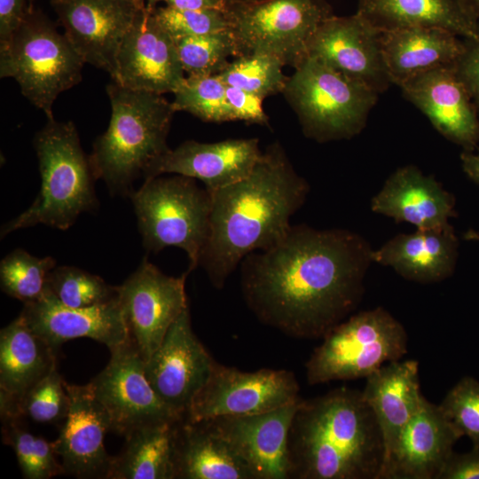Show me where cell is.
<instances>
[{"label": "cell", "mask_w": 479, "mask_h": 479, "mask_svg": "<svg viewBox=\"0 0 479 479\" xmlns=\"http://www.w3.org/2000/svg\"><path fill=\"white\" fill-rule=\"evenodd\" d=\"M467 1L479 20V0H467Z\"/></svg>", "instance_id": "47"}, {"label": "cell", "mask_w": 479, "mask_h": 479, "mask_svg": "<svg viewBox=\"0 0 479 479\" xmlns=\"http://www.w3.org/2000/svg\"><path fill=\"white\" fill-rule=\"evenodd\" d=\"M262 153L256 137L215 143L186 140L152 162L144 181L163 174H177L198 179L214 192L247 177Z\"/></svg>", "instance_id": "22"}, {"label": "cell", "mask_w": 479, "mask_h": 479, "mask_svg": "<svg viewBox=\"0 0 479 479\" xmlns=\"http://www.w3.org/2000/svg\"><path fill=\"white\" fill-rule=\"evenodd\" d=\"M282 94L303 135L318 143L359 134L379 95L310 57L294 68Z\"/></svg>", "instance_id": "6"}, {"label": "cell", "mask_w": 479, "mask_h": 479, "mask_svg": "<svg viewBox=\"0 0 479 479\" xmlns=\"http://www.w3.org/2000/svg\"><path fill=\"white\" fill-rule=\"evenodd\" d=\"M357 12L381 33L438 27L466 39L475 35L479 24L467 0H358Z\"/></svg>", "instance_id": "29"}, {"label": "cell", "mask_w": 479, "mask_h": 479, "mask_svg": "<svg viewBox=\"0 0 479 479\" xmlns=\"http://www.w3.org/2000/svg\"><path fill=\"white\" fill-rule=\"evenodd\" d=\"M454 197L434 177L427 176L414 165L396 169L371 200V209L378 214L405 222L419 230L447 226L455 216Z\"/></svg>", "instance_id": "25"}, {"label": "cell", "mask_w": 479, "mask_h": 479, "mask_svg": "<svg viewBox=\"0 0 479 479\" xmlns=\"http://www.w3.org/2000/svg\"><path fill=\"white\" fill-rule=\"evenodd\" d=\"M20 315L57 351L67 341L80 337L93 339L109 349L129 339L119 296L104 304L73 308L61 303L46 288L40 298L24 303Z\"/></svg>", "instance_id": "23"}, {"label": "cell", "mask_w": 479, "mask_h": 479, "mask_svg": "<svg viewBox=\"0 0 479 479\" xmlns=\"http://www.w3.org/2000/svg\"><path fill=\"white\" fill-rule=\"evenodd\" d=\"M226 5L227 4H247V3H253V2H257V1H262V0H223Z\"/></svg>", "instance_id": "49"}, {"label": "cell", "mask_w": 479, "mask_h": 479, "mask_svg": "<svg viewBox=\"0 0 479 479\" xmlns=\"http://www.w3.org/2000/svg\"><path fill=\"white\" fill-rule=\"evenodd\" d=\"M284 64L268 54L236 57L218 75L228 86L236 87L262 98L282 93L289 76Z\"/></svg>", "instance_id": "33"}, {"label": "cell", "mask_w": 479, "mask_h": 479, "mask_svg": "<svg viewBox=\"0 0 479 479\" xmlns=\"http://www.w3.org/2000/svg\"><path fill=\"white\" fill-rule=\"evenodd\" d=\"M111 118L89 155L98 179L113 195L130 197L134 182L169 151L168 135L176 110L161 94L135 90L113 82L106 86Z\"/></svg>", "instance_id": "4"}, {"label": "cell", "mask_w": 479, "mask_h": 479, "mask_svg": "<svg viewBox=\"0 0 479 479\" xmlns=\"http://www.w3.org/2000/svg\"><path fill=\"white\" fill-rule=\"evenodd\" d=\"M447 419L461 436L479 445V381L471 377L461 379L439 404Z\"/></svg>", "instance_id": "39"}, {"label": "cell", "mask_w": 479, "mask_h": 479, "mask_svg": "<svg viewBox=\"0 0 479 479\" xmlns=\"http://www.w3.org/2000/svg\"><path fill=\"white\" fill-rule=\"evenodd\" d=\"M290 478L378 479L384 445L362 391L345 387L302 400L288 436Z\"/></svg>", "instance_id": "3"}, {"label": "cell", "mask_w": 479, "mask_h": 479, "mask_svg": "<svg viewBox=\"0 0 479 479\" xmlns=\"http://www.w3.org/2000/svg\"><path fill=\"white\" fill-rule=\"evenodd\" d=\"M381 34L357 12L332 15L313 35L308 57L380 94L392 84L381 52Z\"/></svg>", "instance_id": "16"}, {"label": "cell", "mask_w": 479, "mask_h": 479, "mask_svg": "<svg viewBox=\"0 0 479 479\" xmlns=\"http://www.w3.org/2000/svg\"><path fill=\"white\" fill-rule=\"evenodd\" d=\"M160 2H165V0H145V7L149 10H153Z\"/></svg>", "instance_id": "48"}, {"label": "cell", "mask_w": 479, "mask_h": 479, "mask_svg": "<svg viewBox=\"0 0 479 479\" xmlns=\"http://www.w3.org/2000/svg\"><path fill=\"white\" fill-rule=\"evenodd\" d=\"M236 57L268 54L296 68L319 25L334 15L325 0H262L227 4Z\"/></svg>", "instance_id": "10"}, {"label": "cell", "mask_w": 479, "mask_h": 479, "mask_svg": "<svg viewBox=\"0 0 479 479\" xmlns=\"http://www.w3.org/2000/svg\"><path fill=\"white\" fill-rule=\"evenodd\" d=\"M85 62L66 35L41 11L28 6L9 44L0 50V76L12 77L47 119L57 97L82 81Z\"/></svg>", "instance_id": "8"}, {"label": "cell", "mask_w": 479, "mask_h": 479, "mask_svg": "<svg viewBox=\"0 0 479 479\" xmlns=\"http://www.w3.org/2000/svg\"><path fill=\"white\" fill-rule=\"evenodd\" d=\"M365 379L362 395L373 411L381 430L384 462L402 429L424 398L420 387L419 363L412 359L393 361Z\"/></svg>", "instance_id": "27"}, {"label": "cell", "mask_w": 479, "mask_h": 479, "mask_svg": "<svg viewBox=\"0 0 479 479\" xmlns=\"http://www.w3.org/2000/svg\"><path fill=\"white\" fill-rule=\"evenodd\" d=\"M372 253L352 231L291 225L279 243L241 261L244 301L265 326L294 338H323L361 302Z\"/></svg>", "instance_id": "1"}, {"label": "cell", "mask_w": 479, "mask_h": 479, "mask_svg": "<svg viewBox=\"0 0 479 479\" xmlns=\"http://www.w3.org/2000/svg\"><path fill=\"white\" fill-rule=\"evenodd\" d=\"M381 47L390 81L400 86L421 73L454 65L464 43L442 28L408 27L382 32Z\"/></svg>", "instance_id": "28"}, {"label": "cell", "mask_w": 479, "mask_h": 479, "mask_svg": "<svg viewBox=\"0 0 479 479\" xmlns=\"http://www.w3.org/2000/svg\"><path fill=\"white\" fill-rule=\"evenodd\" d=\"M460 437L439 404L424 397L384 460L378 479H438Z\"/></svg>", "instance_id": "20"}, {"label": "cell", "mask_w": 479, "mask_h": 479, "mask_svg": "<svg viewBox=\"0 0 479 479\" xmlns=\"http://www.w3.org/2000/svg\"><path fill=\"white\" fill-rule=\"evenodd\" d=\"M130 198L144 247L154 254L179 247L188 256L187 270L199 267L209 232L211 192L196 179L173 174L145 180Z\"/></svg>", "instance_id": "7"}, {"label": "cell", "mask_w": 479, "mask_h": 479, "mask_svg": "<svg viewBox=\"0 0 479 479\" xmlns=\"http://www.w3.org/2000/svg\"><path fill=\"white\" fill-rule=\"evenodd\" d=\"M210 192L209 232L199 266L211 285L222 289L247 255L269 249L287 235L310 185L276 141L247 177Z\"/></svg>", "instance_id": "2"}, {"label": "cell", "mask_w": 479, "mask_h": 479, "mask_svg": "<svg viewBox=\"0 0 479 479\" xmlns=\"http://www.w3.org/2000/svg\"><path fill=\"white\" fill-rule=\"evenodd\" d=\"M301 401L251 415L220 416L206 421L248 465L255 479H288V436Z\"/></svg>", "instance_id": "18"}, {"label": "cell", "mask_w": 479, "mask_h": 479, "mask_svg": "<svg viewBox=\"0 0 479 479\" xmlns=\"http://www.w3.org/2000/svg\"><path fill=\"white\" fill-rule=\"evenodd\" d=\"M69 395L68 413L58 438L52 442L65 475L77 478L107 479L113 457L104 440L112 431L111 418L94 396L90 385L66 382Z\"/></svg>", "instance_id": "19"}, {"label": "cell", "mask_w": 479, "mask_h": 479, "mask_svg": "<svg viewBox=\"0 0 479 479\" xmlns=\"http://www.w3.org/2000/svg\"><path fill=\"white\" fill-rule=\"evenodd\" d=\"M47 289L61 303L73 308L100 305L119 296L118 286L74 266H56L48 276Z\"/></svg>", "instance_id": "34"}, {"label": "cell", "mask_w": 479, "mask_h": 479, "mask_svg": "<svg viewBox=\"0 0 479 479\" xmlns=\"http://www.w3.org/2000/svg\"><path fill=\"white\" fill-rule=\"evenodd\" d=\"M166 5L182 10H217L224 12L223 0H165Z\"/></svg>", "instance_id": "45"}, {"label": "cell", "mask_w": 479, "mask_h": 479, "mask_svg": "<svg viewBox=\"0 0 479 479\" xmlns=\"http://www.w3.org/2000/svg\"><path fill=\"white\" fill-rule=\"evenodd\" d=\"M153 15L174 39L201 35L229 28L224 12L182 10L169 5L156 6Z\"/></svg>", "instance_id": "40"}, {"label": "cell", "mask_w": 479, "mask_h": 479, "mask_svg": "<svg viewBox=\"0 0 479 479\" xmlns=\"http://www.w3.org/2000/svg\"><path fill=\"white\" fill-rule=\"evenodd\" d=\"M41 186L32 204L1 227V239L14 231L43 224L67 230L83 212L95 211L97 180L72 122L47 119L34 137Z\"/></svg>", "instance_id": "5"}, {"label": "cell", "mask_w": 479, "mask_h": 479, "mask_svg": "<svg viewBox=\"0 0 479 479\" xmlns=\"http://www.w3.org/2000/svg\"><path fill=\"white\" fill-rule=\"evenodd\" d=\"M27 8L26 0H0V50L11 42Z\"/></svg>", "instance_id": "44"}, {"label": "cell", "mask_w": 479, "mask_h": 479, "mask_svg": "<svg viewBox=\"0 0 479 479\" xmlns=\"http://www.w3.org/2000/svg\"><path fill=\"white\" fill-rule=\"evenodd\" d=\"M226 100L233 121L270 126L269 116L263 107V98L241 89L227 85Z\"/></svg>", "instance_id": "41"}, {"label": "cell", "mask_w": 479, "mask_h": 479, "mask_svg": "<svg viewBox=\"0 0 479 479\" xmlns=\"http://www.w3.org/2000/svg\"><path fill=\"white\" fill-rule=\"evenodd\" d=\"M2 422L3 442L13 449L24 478L49 479L65 475L61 463L56 459L52 442L33 435L20 420Z\"/></svg>", "instance_id": "35"}, {"label": "cell", "mask_w": 479, "mask_h": 479, "mask_svg": "<svg viewBox=\"0 0 479 479\" xmlns=\"http://www.w3.org/2000/svg\"><path fill=\"white\" fill-rule=\"evenodd\" d=\"M185 77L175 39L152 10L142 8L122 43L112 81L163 95L174 93Z\"/></svg>", "instance_id": "15"}, {"label": "cell", "mask_w": 479, "mask_h": 479, "mask_svg": "<svg viewBox=\"0 0 479 479\" xmlns=\"http://www.w3.org/2000/svg\"><path fill=\"white\" fill-rule=\"evenodd\" d=\"M399 87L443 137L464 151L475 150L479 143V111L454 65L421 73Z\"/></svg>", "instance_id": "21"}, {"label": "cell", "mask_w": 479, "mask_h": 479, "mask_svg": "<svg viewBox=\"0 0 479 479\" xmlns=\"http://www.w3.org/2000/svg\"><path fill=\"white\" fill-rule=\"evenodd\" d=\"M226 84L218 75L187 76L173 93L174 109L184 111L206 122H231Z\"/></svg>", "instance_id": "36"}, {"label": "cell", "mask_w": 479, "mask_h": 479, "mask_svg": "<svg viewBox=\"0 0 479 479\" xmlns=\"http://www.w3.org/2000/svg\"><path fill=\"white\" fill-rule=\"evenodd\" d=\"M55 267L56 260L51 256L39 258L16 248L0 263L1 289L23 303L34 302L45 292L48 276Z\"/></svg>", "instance_id": "32"}, {"label": "cell", "mask_w": 479, "mask_h": 479, "mask_svg": "<svg viewBox=\"0 0 479 479\" xmlns=\"http://www.w3.org/2000/svg\"><path fill=\"white\" fill-rule=\"evenodd\" d=\"M460 159L464 172L470 179L479 184V152L474 153V151H463Z\"/></svg>", "instance_id": "46"}, {"label": "cell", "mask_w": 479, "mask_h": 479, "mask_svg": "<svg viewBox=\"0 0 479 479\" xmlns=\"http://www.w3.org/2000/svg\"><path fill=\"white\" fill-rule=\"evenodd\" d=\"M57 350L35 334L20 315L0 332L2 421L20 420L23 397L57 365Z\"/></svg>", "instance_id": "24"}, {"label": "cell", "mask_w": 479, "mask_h": 479, "mask_svg": "<svg viewBox=\"0 0 479 479\" xmlns=\"http://www.w3.org/2000/svg\"><path fill=\"white\" fill-rule=\"evenodd\" d=\"M176 479H255L244 459L206 421H180Z\"/></svg>", "instance_id": "30"}, {"label": "cell", "mask_w": 479, "mask_h": 479, "mask_svg": "<svg viewBox=\"0 0 479 479\" xmlns=\"http://www.w3.org/2000/svg\"><path fill=\"white\" fill-rule=\"evenodd\" d=\"M404 326L378 307L350 315L332 328L306 363L310 385L366 378L407 353Z\"/></svg>", "instance_id": "9"}, {"label": "cell", "mask_w": 479, "mask_h": 479, "mask_svg": "<svg viewBox=\"0 0 479 479\" xmlns=\"http://www.w3.org/2000/svg\"><path fill=\"white\" fill-rule=\"evenodd\" d=\"M69 405L66 381L55 368L23 397L19 412L20 418L28 417L37 423L54 424L65 420Z\"/></svg>", "instance_id": "38"}, {"label": "cell", "mask_w": 479, "mask_h": 479, "mask_svg": "<svg viewBox=\"0 0 479 479\" xmlns=\"http://www.w3.org/2000/svg\"><path fill=\"white\" fill-rule=\"evenodd\" d=\"M30 1H32V0H30Z\"/></svg>", "instance_id": "52"}, {"label": "cell", "mask_w": 479, "mask_h": 479, "mask_svg": "<svg viewBox=\"0 0 479 479\" xmlns=\"http://www.w3.org/2000/svg\"><path fill=\"white\" fill-rule=\"evenodd\" d=\"M52 6L64 34L83 61L113 78L122 43L145 6L135 0H67Z\"/></svg>", "instance_id": "17"}, {"label": "cell", "mask_w": 479, "mask_h": 479, "mask_svg": "<svg viewBox=\"0 0 479 479\" xmlns=\"http://www.w3.org/2000/svg\"><path fill=\"white\" fill-rule=\"evenodd\" d=\"M182 420L139 428L128 434L123 450L113 457L107 479H176Z\"/></svg>", "instance_id": "31"}, {"label": "cell", "mask_w": 479, "mask_h": 479, "mask_svg": "<svg viewBox=\"0 0 479 479\" xmlns=\"http://www.w3.org/2000/svg\"><path fill=\"white\" fill-rule=\"evenodd\" d=\"M463 52L454 68L479 111V24L475 35L463 39Z\"/></svg>", "instance_id": "42"}, {"label": "cell", "mask_w": 479, "mask_h": 479, "mask_svg": "<svg viewBox=\"0 0 479 479\" xmlns=\"http://www.w3.org/2000/svg\"><path fill=\"white\" fill-rule=\"evenodd\" d=\"M109 350L108 364L89 384L106 409L113 432L126 436L139 428L184 419L170 411L153 389L145 376V361L132 341L128 339Z\"/></svg>", "instance_id": "12"}, {"label": "cell", "mask_w": 479, "mask_h": 479, "mask_svg": "<svg viewBox=\"0 0 479 479\" xmlns=\"http://www.w3.org/2000/svg\"><path fill=\"white\" fill-rule=\"evenodd\" d=\"M438 479H479V445L465 453H453Z\"/></svg>", "instance_id": "43"}, {"label": "cell", "mask_w": 479, "mask_h": 479, "mask_svg": "<svg viewBox=\"0 0 479 479\" xmlns=\"http://www.w3.org/2000/svg\"><path fill=\"white\" fill-rule=\"evenodd\" d=\"M216 363L192 328L188 306L170 326L159 348L145 362V373L162 403L175 414L185 418Z\"/></svg>", "instance_id": "14"}, {"label": "cell", "mask_w": 479, "mask_h": 479, "mask_svg": "<svg viewBox=\"0 0 479 479\" xmlns=\"http://www.w3.org/2000/svg\"><path fill=\"white\" fill-rule=\"evenodd\" d=\"M294 374L263 368L241 372L216 363L185 417L192 422L220 416L251 415L301 401Z\"/></svg>", "instance_id": "11"}, {"label": "cell", "mask_w": 479, "mask_h": 479, "mask_svg": "<svg viewBox=\"0 0 479 479\" xmlns=\"http://www.w3.org/2000/svg\"><path fill=\"white\" fill-rule=\"evenodd\" d=\"M190 271L169 276L144 258L137 269L118 286L119 302L129 339L147 361L168 330L189 306L185 281Z\"/></svg>", "instance_id": "13"}, {"label": "cell", "mask_w": 479, "mask_h": 479, "mask_svg": "<svg viewBox=\"0 0 479 479\" xmlns=\"http://www.w3.org/2000/svg\"><path fill=\"white\" fill-rule=\"evenodd\" d=\"M180 62L188 76L218 75L236 56L229 29L175 39Z\"/></svg>", "instance_id": "37"}, {"label": "cell", "mask_w": 479, "mask_h": 479, "mask_svg": "<svg viewBox=\"0 0 479 479\" xmlns=\"http://www.w3.org/2000/svg\"><path fill=\"white\" fill-rule=\"evenodd\" d=\"M67 0H51V4H59Z\"/></svg>", "instance_id": "50"}, {"label": "cell", "mask_w": 479, "mask_h": 479, "mask_svg": "<svg viewBox=\"0 0 479 479\" xmlns=\"http://www.w3.org/2000/svg\"><path fill=\"white\" fill-rule=\"evenodd\" d=\"M140 5L145 6V0H135Z\"/></svg>", "instance_id": "51"}, {"label": "cell", "mask_w": 479, "mask_h": 479, "mask_svg": "<svg viewBox=\"0 0 479 479\" xmlns=\"http://www.w3.org/2000/svg\"><path fill=\"white\" fill-rule=\"evenodd\" d=\"M458 257V239L451 224L440 229L400 233L373 250L372 259L403 278L435 283L451 276Z\"/></svg>", "instance_id": "26"}]
</instances>
